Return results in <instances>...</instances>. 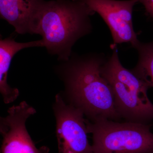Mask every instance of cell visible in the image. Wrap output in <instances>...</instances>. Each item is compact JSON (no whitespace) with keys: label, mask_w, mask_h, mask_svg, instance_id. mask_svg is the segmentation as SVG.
<instances>
[{"label":"cell","mask_w":153,"mask_h":153,"mask_svg":"<svg viewBox=\"0 0 153 153\" xmlns=\"http://www.w3.org/2000/svg\"><path fill=\"white\" fill-rule=\"evenodd\" d=\"M106 58L101 53L79 55L72 52L68 60L61 61L57 66L72 105L90 121L106 118L118 121L121 119L115 108L111 88L101 74Z\"/></svg>","instance_id":"cell-1"},{"label":"cell","mask_w":153,"mask_h":153,"mask_svg":"<svg viewBox=\"0 0 153 153\" xmlns=\"http://www.w3.org/2000/svg\"><path fill=\"white\" fill-rule=\"evenodd\" d=\"M95 13L84 3L74 0L46 1L39 35L49 55L58 61L69 59L73 46L93 30L90 17Z\"/></svg>","instance_id":"cell-2"},{"label":"cell","mask_w":153,"mask_h":153,"mask_svg":"<svg viewBox=\"0 0 153 153\" xmlns=\"http://www.w3.org/2000/svg\"><path fill=\"white\" fill-rule=\"evenodd\" d=\"M106 57L100 68L101 74L111 88L114 105L121 118L136 123L152 124L153 103L148 91L149 85L121 63L117 47Z\"/></svg>","instance_id":"cell-3"},{"label":"cell","mask_w":153,"mask_h":153,"mask_svg":"<svg viewBox=\"0 0 153 153\" xmlns=\"http://www.w3.org/2000/svg\"><path fill=\"white\" fill-rule=\"evenodd\" d=\"M93 153H153L152 124L85 119Z\"/></svg>","instance_id":"cell-4"},{"label":"cell","mask_w":153,"mask_h":153,"mask_svg":"<svg viewBox=\"0 0 153 153\" xmlns=\"http://www.w3.org/2000/svg\"><path fill=\"white\" fill-rule=\"evenodd\" d=\"M53 108L59 153H93L82 111L66 104L60 94L55 97Z\"/></svg>","instance_id":"cell-5"},{"label":"cell","mask_w":153,"mask_h":153,"mask_svg":"<svg viewBox=\"0 0 153 153\" xmlns=\"http://www.w3.org/2000/svg\"><path fill=\"white\" fill-rule=\"evenodd\" d=\"M84 3L97 13L109 28L113 40L111 46L130 43L135 48L140 41L134 29L132 13L139 0H74Z\"/></svg>","instance_id":"cell-6"},{"label":"cell","mask_w":153,"mask_h":153,"mask_svg":"<svg viewBox=\"0 0 153 153\" xmlns=\"http://www.w3.org/2000/svg\"><path fill=\"white\" fill-rule=\"evenodd\" d=\"M7 116L1 117L0 132L3 137L1 153H46L47 147L36 148L26 126L27 119L35 111L27 105L11 107Z\"/></svg>","instance_id":"cell-7"},{"label":"cell","mask_w":153,"mask_h":153,"mask_svg":"<svg viewBox=\"0 0 153 153\" xmlns=\"http://www.w3.org/2000/svg\"><path fill=\"white\" fill-rule=\"evenodd\" d=\"M44 0H0V17L19 34H38Z\"/></svg>","instance_id":"cell-8"},{"label":"cell","mask_w":153,"mask_h":153,"mask_svg":"<svg viewBox=\"0 0 153 153\" xmlns=\"http://www.w3.org/2000/svg\"><path fill=\"white\" fill-rule=\"evenodd\" d=\"M32 47H44L42 39L37 41L20 43L12 37L0 40V91L6 104L13 102L19 96V89L12 88L7 83V75L14 55L22 49Z\"/></svg>","instance_id":"cell-9"},{"label":"cell","mask_w":153,"mask_h":153,"mask_svg":"<svg viewBox=\"0 0 153 153\" xmlns=\"http://www.w3.org/2000/svg\"><path fill=\"white\" fill-rule=\"evenodd\" d=\"M135 49L137 51L138 60L132 69L137 76L153 88V41L148 43L139 42Z\"/></svg>","instance_id":"cell-10"},{"label":"cell","mask_w":153,"mask_h":153,"mask_svg":"<svg viewBox=\"0 0 153 153\" xmlns=\"http://www.w3.org/2000/svg\"><path fill=\"white\" fill-rule=\"evenodd\" d=\"M144 7L147 13L153 19V0H139Z\"/></svg>","instance_id":"cell-11"}]
</instances>
